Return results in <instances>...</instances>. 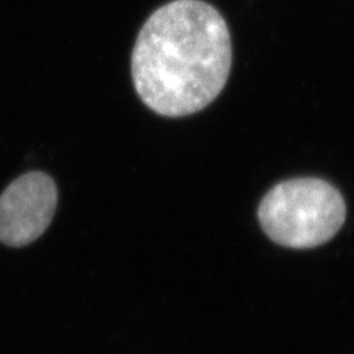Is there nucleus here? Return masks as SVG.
<instances>
[{
	"mask_svg": "<svg viewBox=\"0 0 354 354\" xmlns=\"http://www.w3.org/2000/svg\"><path fill=\"white\" fill-rule=\"evenodd\" d=\"M232 64L230 30L213 6L175 0L142 26L131 55L140 100L165 117L197 113L214 102Z\"/></svg>",
	"mask_w": 354,
	"mask_h": 354,
	"instance_id": "obj_1",
	"label": "nucleus"
},
{
	"mask_svg": "<svg viewBox=\"0 0 354 354\" xmlns=\"http://www.w3.org/2000/svg\"><path fill=\"white\" fill-rule=\"evenodd\" d=\"M257 216L274 243L306 250L327 243L339 232L346 207L333 185L304 177L282 181L269 190L259 206Z\"/></svg>",
	"mask_w": 354,
	"mask_h": 354,
	"instance_id": "obj_2",
	"label": "nucleus"
},
{
	"mask_svg": "<svg viewBox=\"0 0 354 354\" xmlns=\"http://www.w3.org/2000/svg\"><path fill=\"white\" fill-rule=\"evenodd\" d=\"M57 203L49 175L35 171L16 178L0 196V243L19 248L37 241L50 226Z\"/></svg>",
	"mask_w": 354,
	"mask_h": 354,
	"instance_id": "obj_3",
	"label": "nucleus"
}]
</instances>
